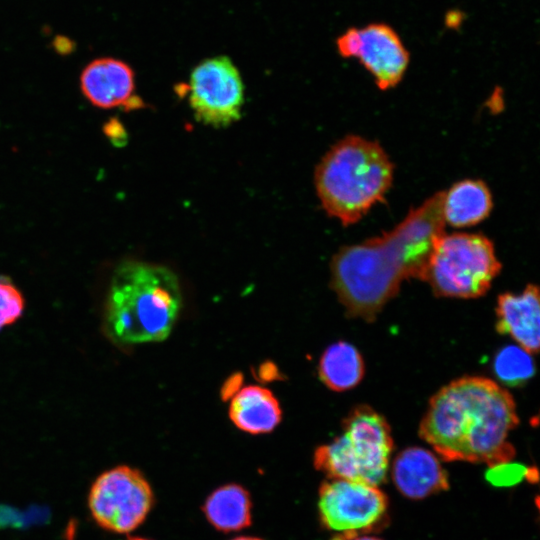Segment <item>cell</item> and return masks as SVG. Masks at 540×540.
<instances>
[{"instance_id": "1", "label": "cell", "mask_w": 540, "mask_h": 540, "mask_svg": "<svg viewBox=\"0 0 540 540\" xmlns=\"http://www.w3.org/2000/svg\"><path fill=\"white\" fill-rule=\"evenodd\" d=\"M442 193L412 209L391 231L343 246L331 261V286L350 317L375 320L408 278L420 279L444 233Z\"/></svg>"}, {"instance_id": "2", "label": "cell", "mask_w": 540, "mask_h": 540, "mask_svg": "<svg viewBox=\"0 0 540 540\" xmlns=\"http://www.w3.org/2000/svg\"><path fill=\"white\" fill-rule=\"evenodd\" d=\"M519 424L512 395L478 376L456 379L429 401L419 436L445 461L510 462L515 448L509 434Z\"/></svg>"}, {"instance_id": "3", "label": "cell", "mask_w": 540, "mask_h": 540, "mask_svg": "<svg viewBox=\"0 0 540 540\" xmlns=\"http://www.w3.org/2000/svg\"><path fill=\"white\" fill-rule=\"evenodd\" d=\"M182 296L177 275L168 267L128 260L110 282L104 312L105 331L121 344L158 342L170 334Z\"/></svg>"}, {"instance_id": "4", "label": "cell", "mask_w": 540, "mask_h": 540, "mask_svg": "<svg viewBox=\"0 0 540 540\" xmlns=\"http://www.w3.org/2000/svg\"><path fill=\"white\" fill-rule=\"evenodd\" d=\"M314 180L323 209L347 226L382 201L392 184L393 164L379 143L349 135L326 152Z\"/></svg>"}, {"instance_id": "5", "label": "cell", "mask_w": 540, "mask_h": 540, "mask_svg": "<svg viewBox=\"0 0 540 540\" xmlns=\"http://www.w3.org/2000/svg\"><path fill=\"white\" fill-rule=\"evenodd\" d=\"M393 450L386 419L368 405L355 407L342 423V434L314 453L315 468L331 479L379 486L386 481Z\"/></svg>"}, {"instance_id": "6", "label": "cell", "mask_w": 540, "mask_h": 540, "mask_svg": "<svg viewBox=\"0 0 540 540\" xmlns=\"http://www.w3.org/2000/svg\"><path fill=\"white\" fill-rule=\"evenodd\" d=\"M500 270L494 245L486 236L443 233L433 245L420 280L436 296L469 299L484 295Z\"/></svg>"}, {"instance_id": "7", "label": "cell", "mask_w": 540, "mask_h": 540, "mask_svg": "<svg viewBox=\"0 0 540 540\" xmlns=\"http://www.w3.org/2000/svg\"><path fill=\"white\" fill-rule=\"evenodd\" d=\"M153 500L152 489L138 470L117 466L94 481L88 506L99 526L115 533H128L145 520Z\"/></svg>"}, {"instance_id": "8", "label": "cell", "mask_w": 540, "mask_h": 540, "mask_svg": "<svg viewBox=\"0 0 540 540\" xmlns=\"http://www.w3.org/2000/svg\"><path fill=\"white\" fill-rule=\"evenodd\" d=\"M188 100L195 118L205 125L221 128L236 122L244 104V86L231 59L215 56L198 63L190 74Z\"/></svg>"}, {"instance_id": "9", "label": "cell", "mask_w": 540, "mask_h": 540, "mask_svg": "<svg viewBox=\"0 0 540 540\" xmlns=\"http://www.w3.org/2000/svg\"><path fill=\"white\" fill-rule=\"evenodd\" d=\"M318 507L327 529L361 535L386 523L388 498L378 486L331 479L319 489Z\"/></svg>"}, {"instance_id": "10", "label": "cell", "mask_w": 540, "mask_h": 540, "mask_svg": "<svg viewBox=\"0 0 540 540\" xmlns=\"http://www.w3.org/2000/svg\"><path fill=\"white\" fill-rule=\"evenodd\" d=\"M354 58L359 59L381 90L395 87L403 78L409 63V53L400 37L383 23H373L359 29V43Z\"/></svg>"}, {"instance_id": "11", "label": "cell", "mask_w": 540, "mask_h": 540, "mask_svg": "<svg viewBox=\"0 0 540 540\" xmlns=\"http://www.w3.org/2000/svg\"><path fill=\"white\" fill-rule=\"evenodd\" d=\"M80 87L84 96L96 107L142 108L143 101L135 95V75L125 62L100 58L90 62L82 71Z\"/></svg>"}, {"instance_id": "12", "label": "cell", "mask_w": 540, "mask_h": 540, "mask_svg": "<svg viewBox=\"0 0 540 540\" xmlns=\"http://www.w3.org/2000/svg\"><path fill=\"white\" fill-rule=\"evenodd\" d=\"M398 491L413 500L424 499L449 488L447 472L438 458L422 447L402 450L392 465Z\"/></svg>"}, {"instance_id": "13", "label": "cell", "mask_w": 540, "mask_h": 540, "mask_svg": "<svg viewBox=\"0 0 540 540\" xmlns=\"http://www.w3.org/2000/svg\"><path fill=\"white\" fill-rule=\"evenodd\" d=\"M496 328L509 335L520 347L535 354L539 349L540 306L539 290L528 284L521 294L510 292L498 296Z\"/></svg>"}, {"instance_id": "14", "label": "cell", "mask_w": 540, "mask_h": 540, "mask_svg": "<svg viewBox=\"0 0 540 540\" xmlns=\"http://www.w3.org/2000/svg\"><path fill=\"white\" fill-rule=\"evenodd\" d=\"M493 207L491 192L481 180L465 179L442 193L444 223L464 228L474 226L488 217Z\"/></svg>"}, {"instance_id": "15", "label": "cell", "mask_w": 540, "mask_h": 540, "mask_svg": "<svg viewBox=\"0 0 540 540\" xmlns=\"http://www.w3.org/2000/svg\"><path fill=\"white\" fill-rule=\"evenodd\" d=\"M232 422L250 434L272 431L280 422L282 412L273 393L260 386H247L232 399L229 407Z\"/></svg>"}, {"instance_id": "16", "label": "cell", "mask_w": 540, "mask_h": 540, "mask_svg": "<svg viewBox=\"0 0 540 540\" xmlns=\"http://www.w3.org/2000/svg\"><path fill=\"white\" fill-rule=\"evenodd\" d=\"M321 381L331 390L342 392L357 386L363 379L365 365L357 348L345 341L330 345L318 366Z\"/></svg>"}, {"instance_id": "17", "label": "cell", "mask_w": 540, "mask_h": 540, "mask_svg": "<svg viewBox=\"0 0 540 540\" xmlns=\"http://www.w3.org/2000/svg\"><path fill=\"white\" fill-rule=\"evenodd\" d=\"M203 511L218 530L231 532L251 524V501L248 492L236 484L216 489L206 500Z\"/></svg>"}, {"instance_id": "18", "label": "cell", "mask_w": 540, "mask_h": 540, "mask_svg": "<svg viewBox=\"0 0 540 540\" xmlns=\"http://www.w3.org/2000/svg\"><path fill=\"white\" fill-rule=\"evenodd\" d=\"M531 355L519 345H507L501 348L493 361L495 375L507 386L523 385L535 372Z\"/></svg>"}, {"instance_id": "19", "label": "cell", "mask_w": 540, "mask_h": 540, "mask_svg": "<svg viewBox=\"0 0 540 540\" xmlns=\"http://www.w3.org/2000/svg\"><path fill=\"white\" fill-rule=\"evenodd\" d=\"M24 298L5 276H0V330L14 323L23 313Z\"/></svg>"}, {"instance_id": "20", "label": "cell", "mask_w": 540, "mask_h": 540, "mask_svg": "<svg viewBox=\"0 0 540 540\" xmlns=\"http://www.w3.org/2000/svg\"><path fill=\"white\" fill-rule=\"evenodd\" d=\"M486 478L494 485H512L518 483L525 477L526 470L524 466L515 463H502L489 467Z\"/></svg>"}, {"instance_id": "21", "label": "cell", "mask_w": 540, "mask_h": 540, "mask_svg": "<svg viewBox=\"0 0 540 540\" xmlns=\"http://www.w3.org/2000/svg\"><path fill=\"white\" fill-rule=\"evenodd\" d=\"M359 43V29L352 27L347 29L336 40L339 54L344 58H354Z\"/></svg>"}, {"instance_id": "22", "label": "cell", "mask_w": 540, "mask_h": 540, "mask_svg": "<svg viewBox=\"0 0 540 540\" xmlns=\"http://www.w3.org/2000/svg\"><path fill=\"white\" fill-rule=\"evenodd\" d=\"M104 133L115 145L123 144L125 139L124 128L117 119H110L103 127Z\"/></svg>"}, {"instance_id": "23", "label": "cell", "mask_w": 540, "mask_h": 540, "mask_svg": "<svg viewBox=\"0 0 540 540\" xmlns=\"http://www.w3.org/2000/svg\"><path fill=\"white\" fill-rule=\"evenodd\" d=\"M461 20H462L461 13L456 12V11H452L448 13L446 16V24L452 28L459 26L461 23Z\"/></svg>"}, {"instance_id": "24", "label": "cell", "mask_w": 540, "mask_h": 540, "mask_svg": "<svg viewBox=\"0 0 540 540\" xmlns=\"http://www.w3.org/2000/svg\"><path fill=\"white\" fill-rule=\"evenodd\" d=\"M333 540H381L373 536H364V535H349V534H339Z\"/></svg>"}, {"instance_id": "25", "label": "cell", "mask_w": 540, "mask_h": 540, "mask_svg": "<svg viewBox=\"0 0 540 540\" xmlns=\"http://www.w3.org/2000/svg\"><path fill=\"white\" fill-rule=\"evenodd\" d=\"M233 540H261V539L255 538V537H237Z\"/></svg>"}, {"instance_id": "26", "label": "cell", "mask_w": 540, "mask_h": 540, "mask_svg": "<svg viewBox=\"0 0 540 540\" xmlns=\"http://www.w3.org/2000/svg\"><path fill=\"white\" fill-rule=\"evenodd\" d=\"M128 540H148V539H144V538H139V537H134V538H130Z\"/></svg>"}]
</instances>
